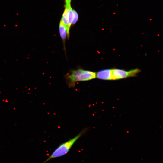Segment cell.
Masks as SVG:
<instances>
[{"label": "cell", "mask_w": 163, "mask_h": 163, "mask_svg": "<svg viewBox=\"0 0 163 163\" xmlns=\"http://www.w3.org/2000/svg\"><path fill=\"white\" fill-rule=\"evenodd\" d=\"M84 131H82L73 138L60 144L43 163H46L52 159L62 157L66 154L75 142L83 135Z\"/></svg>", "instance_id": "1"}, {"label": "cell", "mask_w": 163, "mask_h": 163, "mask_svg": "<svg viewBox=\"0 0 163 163\" xmlns=\"http://www.w3.org/2000/svg\"><path fill=\"white\" fill-rule=\"evenodd\" d=\"M96 77V73L95 72L82 69L73 70L67 76V79L71 84L78 81L91 80Z\"/></svg>", "instance_id": "2"}, {"label": "cell", "mask_w": 163, "mask_h": 163, "mask_svg": "<svg viewBox=\"0 0 163 163\" xmlns=\"http://www.w3.org/2000/svg\"><path fill=\"white\" fill-rule=\"evenodd\" d=\"M71 0H65V10L61 20L66 28L68 38H69V30L72 24L73 11L71 7Z\"/></svg>", "instance_id": "3"}, {"label": "cell", "mask_w": 163, "mask_h": 163, "mask_svg": "<svg viewBox=\"0 0 163 163\" xmlns=\"http://www.w3.org/2000/svg\"><path fill=\"white\" fill-rule=\"evenodd\" d=\"M140 72L138 68L130 71L114 69H111V80H118L127 77L135 76Z\"/></svg>", "instance_id": "4"}, {"label": "cell", "mask_w": 163, "mask_h": 163, "mask_svg": "<svg viewBox=\"0 0 163 163\" xmlns=\"http://www.w3.org/2000/svg\"><path fill=\"white\" fill-rule=\"evenodd\" d=\"M98 78L104 80H111V69H105L98 71L96 74Z\"/></svg>", "instance_id": "5"}, {"label": "cell", "mask_w": 163, "mask_h": 163, "mask_svg": "<svg viewBox=\"0 0 163 163\" xmlns=\"http://www.w3.org/2000/svg\"><path fill=\"white\" fill-rule=\"evenodd\" d=\"M59 31L63 44H65L67 36V31L66 27L61 20L59 25Z\"/></svg>", "instance_id": "6"}, {"label": "cell", "mask_w": 163, "mask_h": 163, "mask_svg": "<svg viewBox=\"0 0 163 163\" xmlns=\"http://www.w3.org/2000/svg\"><path fill=\"white\" fill-rule=\"evenodd\" d=\"M73 18L72 24H75L78 20V14L77 12L74 10L72 9Z\"/></svg>", "instance_id": "7"}]
</instances>
